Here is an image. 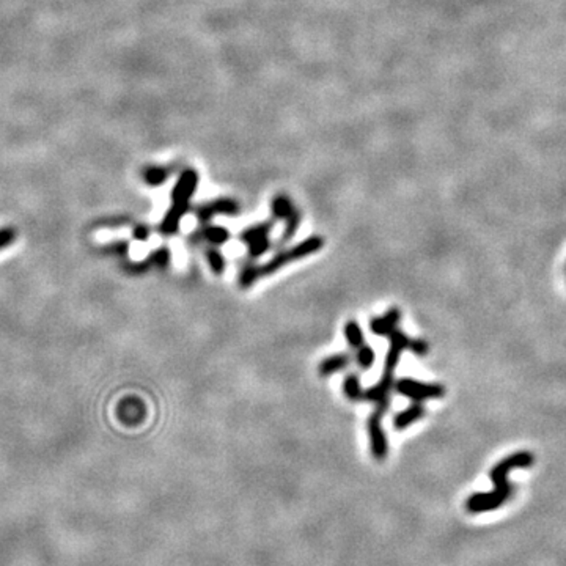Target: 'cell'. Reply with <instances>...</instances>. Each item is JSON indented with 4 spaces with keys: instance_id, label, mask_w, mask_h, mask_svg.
<instances>
[{
    "instance_id": "cell-1",
    "label": "cell",
    "mask_w": 566,
    "mask_h": 566,
    "mask_svg": "<svg viewBox=\"0 0 566 566\" xmlns=\"http://www.w3.org/2000/svg\"><path fill=\"white\" fill-rule=\"evenodd\" d=\"M535 456L530 451H518L507 456L492 467L489 474L491 481L494 483V489L489 492H477L466 500V508L469 513L478 514L485 511H494V509L505 505L507 500L513 496V485L509 483L508 474L516 469H529L534 466Z\"/></svg>"
},
{
    "instance_id": "cell-2",
    "label": "cell",
    "mask_w": 566,
    "mask_h": 566,
    "mask_svg": "<svg viewBox=\"0 0 566 566\" xmlns=\"http://www.w3.org/2000/svg\"><path fill=\"white\" fill-rule=\"evenodd\" d=\"M389 351L386 355V362H384V370L381 375V381L376 386L368 389L364 393V400L375 403L376 407L382 411H387L390 403V392L395 384V371L398 367V362L403 351L409 347L411 338L406 335L404 332L395 329L389 333Z\"/></svg>"
},
{
    "instance_id": "cell-3",
    "label": "cell",
    "mask_w": 566,
    "mask_h": 566,
    "mask_svg": "<svg viewBox=\"0 0 566 566\" xmlns=\"http://www.w3.org/2000/svg\"><path fill=\"white\" fill-rule=\"evenodd\" d=\"M322 246H324V240H322L321 236H310L305 241L299 242V244L286 248V251L277 252L273 258L268 260V262L263 264H260V275H262L263 279V277H269L279 273L280 269H283L290 263L307 258L310 255L320 252Z\"/></svg>"
},
{
    "instance_id": "cell-4",
    "label": "cell",
    "mask_w": 566,
    "mask_h": 566,
    "mask_svg": "<svg viewBox=\"0 0 566 566\" xmlns=\"http://www.w3.org/2000/svg\"><path fill=\"white\" fill-rule=\"evenodd\" d=\"M274 228V220H268V222L255 224L247 226V228L240 235L241 242H244L251 258H260L262 255L269 251L271 240L269 235Z\"/></svg>"
},
{
    "instance_id": "cell-5",
    "label": "cell",
    "mask_w": 566,
    "mask_h": 566,
    "mask_svg": "<svg viewBox=\"0 0 566 566\" xmlns=\"http://www.w3.org/2000/svg\"><path fill=\"white\" fill-rule=\"evenodd\" d=\"M395 390L406 398L416 401V403H422V401L431 398H440V396L445 395V389L440 384L420 382L411 378H401L400 381H396Z\"/></svg>"
},
{
    "instance_id": "cell-6",
    "label": "cell",
    "mask_w": 566,
    "mask_h": 566,
    "mask_svg": "<svg viewBox=\"0 0 566 566\" xmlns=\"http://www.w3.org/2000/svg\"><path fill=\"white\" fill-rule=\"evenodd\" d=\"M384 412H386V411H382V409H379V407H376L375 412H373V414L368 417V422H367L368 436H370L371 455L376 461L386 460L387 453H389L387 438H386V433H384V428H382Z\"/></svg>"
},
{
    "instance_id": "cell-7",
    "label": "cell",
    "mask_w": 566,
    "mask_h": 566,
    "mask_svg": "<svg viewBox=\"0 0 566 566\" xmlns=\"http://www.w3.org/2000/svg\"><path fill=\"white\" fill-rule=\"evenodd\" d=\"M241 211L240 203L233 198H216V200H211L208 203H203V205L198 206L195 209V216L200 220L202 224H208L209 220L216 216H237Z\"/></svg>"
},
{
    "instance_id": "cell-8",
    "label": "cell",
    "mask_w": 566,
    "mask_h": 566,
    "mask_svg": "<svg viewBox=\"0 0 566 566\" xmlns=\"http://www.w3.org/2000/svg\"><path fill=\"white\" fill-rule=\"evenodd\" d=\"M198 186V173L194 168H186L172 191V203H189Z\"/></svg>"
},
{
    "instance_id": "cell-9",
    "label": "cell",
    "mask_w": 566,
    "mask_h": 566,
    "mask_svg": "<svg viewBox=\"0 0 566 566\" xmlns=\"http://www.w3.org/2000/svg\"><path fill=\"white\" fill-rule=\"evenodd\" d=\"M401 320V311L393 307L387 310L382 316H376L370 321V331L375 333V335L387 337L390 332H393L398 326V322Z\"/></svg>"
},
{
    "instance_id": "cell-10",
    "label": "cell",
    "mask_w": 566,
    "mask_h": 566,
    "mask_svg": "<svg viewBox=\"0 0 566 566\" xmlns=\"http://www.w3.org/2000/svg\"><path fill=\"white\" fill-rule=\"evenodd\" d=\"M191 203H172V206L168 208V211L166 214V217L162 219L161 222V233L162 235H175L179 228L181 220H183L184 214L189 211Z\"/></svg>"
},
{
    "instance_id": "cell-11",
    "label": "cell",
    "mask_w": 566,
    "mask_h": 566,
    "mask_svg": "<svg viewBox=\"0 0 566 566\" xmlns=\"http://www.w3.org/2000/svg\"><path fill=\"white\" fill-rule=\"evenodd\" d=\"M118 417L123 423L137 424L145 417V406L137 398H126L118 407Z\"/></svg>"
},
{
    "instance_id": "cell-12",
    "label": "cell",
    "mask_w": 566,
    "mask_h": 566,
    "mask_svg": "<svg viewBox=\"0 0 566 566\" xmlns=\"http://www.w3.org/2000/svg\"><path fill=\"white\" fill-rule=\"evenodd\" d=\"M424 412H427V411H424L423 404L422 403H416V401H414V403H412L409 407H406L404 411H401L395 416V418H393L395 429H396V431H403V429L409 428L412 423H416V422L420 420V418H423Z\"/></svg>"
},
{
    "instance_id": "cell-13",
    "label": "cell",
    "mask_w": 566,
    "mask_h": 566,
    "mask_svg": "<svg viewBox=\"0 0 566 566\" xmlns=\"http://www.w3.org/2000/svg\"><path fill=\"white\" fill-rule=\"evenodd\" d=\"M194 237H198L200 241H205L208 244L217 247L224 246L230 241V231L220 225H205Z\"/></svg>"
},
{
    "instance_id": "cell-14",
    "label": "cell",
    "mask_w": 566,
    "mask_h": 566,
    "mask_svg": "<svg viewBox=\"0 0 566 566\" xmlns=\"http://www.w3.org/2000/svg\"><path fill=\"white\" fill-rule=\"evenodd\" d=\"M349 362H351V358L348 354H344V353L332 354L329 355V358L321 360V364L318 367L320 376L327 378V376L333 375V373L342 371L349 365Z\"/></svg>"
},
{
    "instance_id": "cell-15",
    "label": "cell",
    "mask_w": 566,
    "mask_h": 566,
    "mask_svg": "<svg viewBox=\"0 0 566 566\" xmlns=\"http://www.w3.org/2000/svg\"><path fill=\"white\" fill-rule=\"evenodd\" d=\"M296 206H294V203L291 202L290 197L286 195H275L273 198V203H271V213H273V217L277 220H285L291 216V214L296 211Z\"/></svg>"
},
{
    "instance_id": "cell-16",
    "label": "cell",
    "mask_w": 566,
    "mask_h": 566,
    "mask_svg": "<svg viewBox=\"0 0 566 566\" xmlns=\"http://www.w3.org/2000/svg\"><path fill=\"white\" fill-rule=\"evenodd\" d=\"M260 279H262V275H260V264L246 263L242 264L240 274H237V285H240L241 290H248Z\"/></svg>"
},
{
    "instance_id": "cell-17",
    "label": "cell",
    "mask_w": 566,
    "mask_h": 566,
    "mask_svg": "<svg viewBox=\"0 0 566 566\" xmlns=\"http://www.w3.org/2000/svg\"><path fill=\"white\" fill-rule=\"evenodd\" d=\"M343 393L349 401L364 400V389H362L360 378L355 373H351L343 381Z\"/></svg>"
},
{
    "instance_id": "cell-18",
    "label": "cell",
    "mask_w": 566,
    "mask_h": 566,
    "mask_svg": "<svg viewBox=\"0 0 566 566\" xmlns=\"http://www.w3.org/2000/svg\"><path fill=\"white\" fill-rule=\"evenodd\" d=\"M170 173H172V167H159V166L146 167L144 170V179H145V183L150 186H161L162 183H166V181L168 179Z\"/></svg>"
},
{
    "instance_id": "cell-19",
    "label": "cell",
    "mask_w": 566,
    "mask_h": 566,
    "mask_svg": "<svg viewBox=\"0 0 566 566\" xmlns=\"http://www.w3.org/2000/svg\"><path fill=\"white\" fill-rule=\"evenodd\" d=\"M344 337H347V342L349 347L354 349L360 348L362 344L365 343L364 332H362V327L355 320H351L347 322V324H344Z\"/></svg>"
},
{
    "instance_id": "cell-20",
    "label": "cell",
    "mask_w": 566,
    "mask_h": 566,
    "mask_svg": "<svg viewBox=\"0 0 566 566\" xmlns=\"http://www.w3.org/2000/svg\"><path fill=\"white\" fill-rule=\"evenodd\" d=\"M205 252H206L205 255H206V262H208V264H209V269H211L213 273L217 274V275L224 274L225 266H226V262H225L224 255L220 253L214 246H213V247H208Z\"/></svg>"
},
{
    "instance_id": "cell-21",
    "label": "cell",
    "mask_w": 566,
    "mask_h": 566,
    "mask_svg": "<svg viewBox=\"0 0 566 566\" xmlns=\"http://www.w3.org/2000/svg\"><path fill=\"white\" fill-rule=\"evenodd\" d=\"M301 220H302V213L296 209L290 217L285 220V230H283L282 233V240H280V244H285L291 240V237L296 235V231L299 228V225H301Z\"/></svg>"
},
{
    "instance_id": "cell-22",
    "label": "cell",
    "mask_w": 566,
    "mask_h": 566,
    "mask_svg": "<svg viewBox=\"0 0 566 566\" xmlns=\"http://www.w3.org/2000/svg\"><path fill=\"white\" fill-rule=\"evenodd\" d=\"M355 360H358V365L362 368V370H370V368L375 365V360H376L375 349H373L370 344L364 343L360 348H358Z\"/></svg>"
},
{
    "instance_id": "cell-23",
    "label": "cell",
    "mask_w": 566,
    "mask_h": 566,
    "mask_svg": "<svg viewBox=\"0 0 566 566\" xmlns=\"http://www.w3.org/2000/svg\"><path fill=\"white\" fill-rule=\"evenodd\" d=\"M170 262V252L167 247H162V248H157V251L151 255L150 258V263L151 264H156L159 266V268H166Z\"/></svg>"
},
{
    "instance_id": "cell-24",
    "label": "cell",
    "mask_w": 566,
    "mask_h": 566,
    "mask_svg": "<svg viewBox=\"0 0 566 566\" xmlns=\"http://www.w3.org/2000/svg\"><path fill=\"white\" fill-rule=\"evenodd\" d=\"M407 349H411L412 354L418 355V358H423V355L428 354L429 344H428V342H424L423 338H416V340H411Z\"/></svg>"
},
{
    "instance_id": "cell-25",
    "label": "cell",
    "mask_w": 566,
    "mask_h": 566,
    "mask_svg": "<svg viewBox=\"0 0 566 566\" xmlns=\"http://www.w3.org/2000/svg\"><path fill=\"white\" fill-rule=\"evenodd\" d=\"M16 240V231L13 228H2L0 230V251L5 247H8L10 244H13Z\"/></svg>"
},
{
    "instance_id": "cell-26",
    "label": "cell",
    "mask_w": 566,
    "mask_h": 566,
    "mask_svg": "<svg viewBox=\"0 0 566 566\" xmlns=\"http://www.w3.org/2000/svg\"><path fill=\"white\" fill-rule=\"evenodd\" d=\"M148 235H150V231H148V228H146V226H144V225L134 230L135 240H139V241H146V240H148Z\"/></svg>"
},
{
    "instance_id": "cell-27",
    "label": "cell",
    "mask_w": 566,
    "mask_h": 566,
    "mask_svg": "<svg viewBox=\"0 0 566 566\" xmlns=\"http://www.w3.org/2000/svg\"><path fill=\"white\" fill-rule=\"evenodd\" d=\"M565 271H566V268H565Z\"/></svg>"
}]
</instances>
